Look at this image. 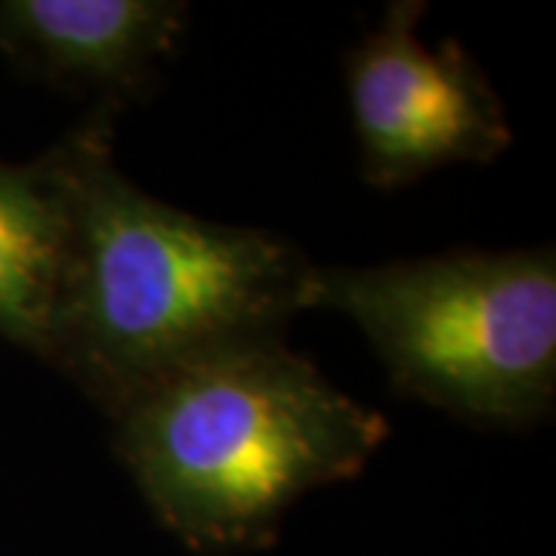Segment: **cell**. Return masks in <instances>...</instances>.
I'll return each instance as SVG.
<instances>
[{
  "label": "cell",
  "instance_id": "1",
  "mask_svg": "<svg viewBox=\"0 0 556 556\" xmlns=\"http://www.w3.org/2000/svg\"><path fill=\"white\" fill-rule=\"evenodd\" d=\"M47 155L68 204L47 365L105 415L214 350L281 338L303 309L313 263L269 232L192 217L142 192L115 164L112 112L97 109Z\"/></svg>",
  "mask_w": 556,
  "mask_h": 556
},
{
  "label": "cell",
  "instance_id": "2",
  "mask_svg": "<svg viewBox=\"0 0 556 556\" xmlns=\"http://www.w3.org/2000/svg\"><path fill=\"white\" fill-rule=\"evenodd\" d=\"M109 417L152 514L207 554L269 544L300 497L362 473L390 437L281 338L214 350Z\"/></svg>",
  "mask_w": 556,
  "mask_h": 556
},
{
  "label": "cell",
  "instance_id": "3",
  "mask_svg": "<svg viewBox=\"0 0 556 556\" xmlns=\"http://www.w3.org/2000/svg\"><path fill=\"white\" fill-rule=\"evenodd\" d=\"M303 309L350 318L402 396L510 430L541 424L554 412L551 248L309 266Z\"/></svg>",
  "mask_w": 556,
  "mask_h": 556
},
{
  "label": "cell",
  "instance_id": "4",
  "mask_svg": "<svg viewBox=\"0 0 556 556\" xmlns=\"http://www.w3.org/2000/svg\"><path fill=\"white\" fill-rule=\"evenodd\" d=\"M424 3L396 0L346 56L362 177L402 189L448 164H489L510 146L495 87L455 40H420Z\"/></svg>",
  "mask_w": 556,
  "mask_h": 556
},
{
  "label": "cell",
  "instance_id": "5",
  "mask_svg": "<svg viewBox=\"0 0 556 556\" xmlns=\"http://www.w3.org/2000/svg\"><path fill=\"white\" fill-rule=\"evenodd\" d=\"M189 7L170 0H3L0 53L28 78L115 112L177 50Z\"/></svg>",
  "mask_w": 556,
  "mask_h": 556
},
{
  "label": "cell",
  "instance_id": "6",
  "mask_svg": "<svg viewBox=\"0 0 556 556\" xmlns=\"http://www.w3.org/2000/svg\"><path fill=\"white\" fill-rule=\"evenodd\" d=\"M68 254V204L50 155L0 159V338L50 362Z\"/></svg>",
  "mask_w": 556,
  "mask_h": 556
}]
</instances>
